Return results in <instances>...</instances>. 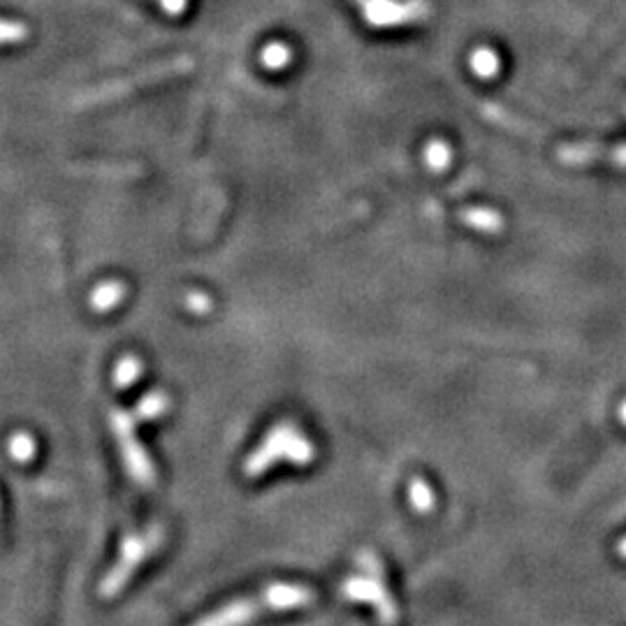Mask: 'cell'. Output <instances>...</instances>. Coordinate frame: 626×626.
<instances>
[{"label": "cell", "instance_id": "5bb4252c", "mask_svg": "<svg viewBox=\"0 0 626 626\" xmlns=\"http://www.w3.org/2000/svg\"><path fill=\"white\" fill-rule=\"evenodd\" d=\"M466 223L473 225V228L482 230V233H494V230L502 225V218L494 212H485V209H473V212H466Z\"/></svg>", "mask_w": 626, "mask_h": 626}, {"label": "cell", "instance_id": "ba28073f", "mask_svg": "<svg viewBox=\"0 0 626 626\" xmlns=\"http://www.w3.org/2000/svg\"><path fill=\"white\" fill-rule=\"evenodd\" d=\"M293 63V49L285 45V42H267L263 49H260V65L270 73H281Z\"/></svg>", "mask_w": 626, "mask_h": 626}, {"label": "cell", "instance_id": "e0dca14e", "mask_svg": "<svg viewBox=\"0 0 626 626\" xmlns=\"http://www.w3.org/2000/svg\"><path fill=\"white\" fill-rule=\"evenodd\" d=\"M163 12L170 16H182L188 10V0H158Z\"/></svg>", "mask_w": 626, "mask_h": 626}, {"label": "cell", "instance_id": "6da1fadb", "mask_svg": "<svg viewBox=\"0 0 626 626\" xmlns=\"http://www.w3.org/2000/svg\"><path fill=\"white\" fill-rule=\"evenodd\" d=\"M170 409V397L165 392H149L135 409L114 411L112 413V432L119 445L121 460L128 469L130 478L142 487H151L155 482V469L151 457L146 455L144 445L137 439V424L161 418Z\"/></svg>", "mask_w": 626, "mask_h": 626}, {"label": "cell", "instance_id": "8fae6325", "mask_svg": "<svg viewBox=\"0 0 626 626\" xmlns=\"http://www.w3.org/2000/svg\"><path fill=\"white\" fill-rule=\"evenodd\" d=\"M26 37H28V26L24 24V21L0 16V47L21 45Z\"/></svg>", "mask_w": 626, "mask_h": 626}, {"label": "cell", "instance_id": "9c48e42d", "mask_svg": "<svg viewBox=\"0 0 626 626\" xmlns=\"http://www.w3.org/2000/svg\"><path fill=\"white\" fill-rule=\"evenodd\" d=\"M502 68L499 54L490 47H481L472 54V70L482 79H492Z\"/></svg>", "mask_w": 626, "mask_h": 626}, {"label": "cell", "instance_id": "d6986e66", "mask_svg": "<svg viewBox=\"0 0 626 626\" xmlns=\"http://www.w3.org/2000/svg\"><path fill=\"white\" fill-rule=\"evenodd\" d=\"M620 420H621V424H626V402L620 406Z\"/></svg>", "mask_w": 626, "mask_h": 626}, {"label": "cell", "instance_id": "5b68a950", "mask_svg": "<svg viewBox=\"0 0 626 626\" xmlns=\"http://www.w3.org/2000/svg\"><path fill=\"white\" fill-rule=\"evenodd\" d=\"M343 594L353 601H369L381 615L385 626L397 624V606L390 599L388 590L383 585V575H353L343 582Z\"/></svg>", "mask_w": 626, "mask_h": 626}, {"label": "cell", "instance_id": "8992f818", "mask_svg": "<svg viewBox=\"0 0 626 626\" xmlns=\"http://www.w3.org/2000/svg\"><path fill=\"white\" fill-rule=\"evenodd\" d=\"M415 16V7L397 0H367L364 3V19L372 26H394L402 21H409Z\"/></svg>", "mask_w": 626, "mask_h": 626}, {"label": "cell", "instance_id": "7c38bea8", "mask_svg": "<svg viewBox=\"0 0 626 626\" xmlns=\"http://www.w3.org/2000/svg\"><path fill=\"white\" fill-rule=\"evenodd\" d=\"M451 161H452V151H451V146L445 144V142L432 140L430 144L424 146V163H427L432 170H436V172L445 170V167L451 165Z\"/></svg>", "mask_w": 626, "mask_h": 626}, {"label": "cell", "instance_id": "3957f363", "mask_svg": "<svg viewBox=\"0 0 626 626\" xmlns=\"http://www.w3.org/2000/svg\"><path fill=\"white\" fill-rule=\"evenodd\" d=\"M316 457V448L309 441L304 432H300L293 422H279L267 432L260 445L251 452V457L243 462V473L249 478L263 476L270 466L279 462L290 464H309Z\"/></svg>", "mask_w": 626, "mask_h": 626}, {"label": "cell", "instance_id": "7a4b0ae2", "mask_svg": "<svg viewBox=\"0 0 626 626\" xmlns=\"http://www.w3.org/2000/svg\"><path fill=\"white\" fill-rule=\"evenodd\" d=\"M316 599V591L304 585H293V582H274V585L264 587L263 591L253 596H243V599L230 601L225 606L216 608L195 621L193 626H246L260 615L279 611H295V608L311 606Z\"/></svg>", "mask_w": 626, "mask_h": 626}, {"label": "cell", "instance_id": "52a82bcc", "mask_svg": "<svg viewBox=\"0 0 626 626\" xmlns=\"http://www.w3.org/2000/svg\"><path fill=\"white\" fill-rule=\"evenodd\" d=\"M125 297V285L121 281H103L94 288L91 297H88V304L91 309L98 311V313H107V311H114L116 306L124 302Z\"/></svg>", "mask_w": 626, "mask_h": 626}, {"label": "cell", "instance_id": "ac0fdd59", "mask_svg": "<svg viewBox=\"0 0 626 626\" xmlns=\"http://www.w3.org/2000/svg\"><path fill=\"white\" fill-rule=\"evenodd\" d=\"M617 554H620L621 559H626V536L620 541V545H617Z\"/></svg>", "mask_w": 626, "mask_h": 626}, {"label": "cell", "instance_id": "9a60e30c", "mask_svg": "<svg viewBox=\"0 0 626 626\" xmlns=\"http://www.w3.org/2000/svg\"><path fill=\"white\" fill-rule=\"evenodd\" d=\"M10 452L15 460H31L35 452V441L28 434H15L10 439Z\"/></svg>", "mask_w": 626, "mask_h": 626}, {"label": "cell", "instance_id": "277c9868", "mask_svg": "<svg viewBox=\"0 0 626 626\" xmlns=\"http://www.w3.org/2000/svg\"><path fill=\"white\" fill-rule=\"evenodd\" d=\"M165 533L163 529H146L142 533H133L121 543V554L116 559L114 569L109 571L103 580V587H100V594L103 596H114L124 590V585L133 578L137 569L144 564L146 559L161 548Z\"/></svg>", "mask_w": 626, "mask_h": 626}, {"label": "cell", "instance_id": "30bf717a", "mask_svg": "<svg viewBox=\"0 0 626 626\" xmlns=\"http://www.w3.org/2000/svg\"><path fill=\"white\" fill-rule=\"evenodd\" d=\"M409 502L418 512H430L434 508V490L422 478H411L409 482Z\"/></svg>", "mask_w": 626, "mask_h": 626}, {"label": "cell", "instance_id": "2e32d148", "mask_svg": "<svg viewBox=\"0 0 626 626\" xmlns=\"http://www.w3.org/2000/svg\"><path fill=\"white\" fill-rule=\"evenodd\" d=\"M186 304L193 313H207V311L212 309V300H209V295H204V293H191V295L186 297Z\"/></svg>", "mask_w": 626, "mask_h": 626}, {"label": "cell", "instance_id": "4fadbf2b", "mask_svg": "<svg viewBox=\"0 0 626 626\" xmlns=\"http://www.w3.org/2000/svg\"><path fill=\"white\" fill-rule=\"evenodd\" d=\"M140 373H142L140 360H137V357H133V355H125L114 369V383L119 385V388H128V385L135 383Z\"/></svg>", "mask_w": 626, "mask_h": 626}]
</instances>
